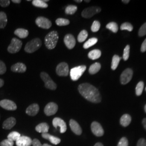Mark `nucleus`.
<instances>
[{
  "label": "nucleus",
  "instance_id": "1",
  "mask_svg": "<svg viewBox=\"0 0 146 146\" xmlns=\"http://www.w3.org/2000/svg\"><path fill=\"white\" fill-rule=\"evenodd\" d=\"M78 90L85 99L94 104H99L101 101V96L96 87L88 83H84L78 86Z\"/></svg>",
  "mask_w": 146,
  "mask_h": 146
},
{
  "label": "nucleus",
  "instance_id": "2",
  "mask_svg": "<svg viewBox=\"0 0 146 146\" xmlns=\"http://www.w3.org/2000/svg\"><path fill=\"white\" fill-rule=\"evenodd\" d=\"M58 40V31H52L49 33L45 37L44 43L46 47L49 50L54 49Z\"/></svg>",
  "mask_w": 146,
  "mask_h": 146
},
{
  "label": "nucleus",
  "instance_id": "3",
  "mask_svg": "<svg viewBox=\"0 0 146 146\" xmlns=\"http://www.w3.org/2000/svg\"><path fill=\"white\" fill-rule=\"evenodd\" d=\"M42 46V41L39 38L33 39L28 42L25 48V52L28 53H33L36 52Z\"/></svg>",
  "mask_w": 146,
  "mask_h": 146
},
{
  "label": "nucleus",
  "instance_id": "4",
  "mask_svg": "<svg viewBox=\"0 0 146 146\" xmlns=\"http://www.w3.org/2000/svg\"><path fill=\"white\" fill-rule=\"evenodd\" d=\"M86 70V66L82 65L72 68L70 71V78L74 81H78L81 77Z\"/></svg>",
  "mask_w": 146,
  "mask_h": 146
},
{
  "label": "nucleus",
  "instance_id": "5",
  "mask_svg": "<svg viewBox=\"0 0 146 146\" xmlns=\"http://www.w3.org/2000/svg\"><path fill=\"white\" fill-rule=\"evenodd\" d=\"M41 78L44 82V86L46 88L52 90H55L57 88V85L53 81L50 76L46 72H43L40 74Z\"/></svg>",
  "mask_w": 146,
  "mask_h": 146
},
{
  "label": "nucleus",
  "instance_id": "6",
  "mask_svg": "<svg viewBox=\"0 0 146 146\" xmlns=\"http://www.w3.org/2000/svg\"><path fill=\"white\" fill-rule=\"evenodd\" d=\"M22 46V42L21 41L16 38H13L11 44L7 48L8 52L11 54L19 52L21 49Z\"/></svg>",
  "mask_w": 146,
  "mask_h": 146
},
{
  "label": "nucleus",
  "instance_id": "7",
  "mask_svg": "<svg viewBox=\"0 0 146 146\" xmlns=\"http://www.w3.org/2000/svg\"><path fill=\"white\" fill-rule=\"evenodd\" d=\"M101 11V9L99 7L93 6L84 9L81 13V15L84 18L89 19L93 17L95 14L99 13Z\"/></svg>",
  "mask_w": 146,
  "mask_h": 146
},
{
  "label": "nucleus",
  "instance_id": "8",
  "mask_svg": "<svg viewBox=\"0 0 146 146\" xmlns=\"http://www.w3.org/2000/svg\"><path fill=\"white\" fill-rule=\"evenodd\" d=\"M133 75V72L131 68H127L121 75L120 82L122 84H126L131 81Z\"/></svg>",
  "mask_w": 146,
  "mask_h": 146
},
{
  "label": "nucleus",
  "instance_id": "9",
  "mask_svg": "<svg viewBox=\"0 0 146 146\" xmlns=\"http://www.w3.org/2000/svg\"><path fill=\"white\" fill-rule=\"evenodd\" d=\"M69 72V66L66 62L60 63L56 68V73L60 76H67Z\"/></svg>",
  "mask_w": 146,
  "mask_h": 146
},
{
  "label": "nucleus",
  "instance_id": "10",
  "mask_svg": "<svg viewBox=\"0 0 146 146\" xmlns=\"http://www.w3.org/2000/svg\"><path fill=\"white\" fill-rule=\"evenodd\" d=\"M37 26L43 29H49L52 25V22L47 18L43 16H39L35 20Z\"/></svg>",
  "mask_w": 146,
  "mask_h": 146
},
{
  "label": "nucleus",
  "instance_id": "11",
  "mask_svg": "<svg viewBox=\"0 0 146 146\" xmlns=\"http://www.w3.org/2000/svg\"><path fill=\"white\" fill-rule=\"evenodd\" d=\"M91 130L93 134L97 137H101L104 135V130L99 122L94 121L91 124Z\"/></svg>",
  "mask_w": 146,
  "mask_h": 146
},
{
  "label": "nucleus",
  "instance_id": "12",
  "mask_svg": "<svg viewBox=\"0 0 146 146\" xmlns=\"http://www.w3.org/2000/svg\"><path fill=\"white\" fill-rule=\"evenodd\" d=\"M58 110V106L54 102H49L46 106L44 112L47 116H52L56 113Z\"/></svg>",
  "mask_w": 146,
  "mask_h": 146
},
{
  "label": "nucleus",
  "instance_id": "13",
  "mask_svg": "<svg viewBox=\"0 0 146 146\" xmlns=\"http://www.w3.org/2000/svg\"><path fill=\"white\" fill-rule=\"evenodd\" d=\"M0 106L7 110H15L17 106L14 102L9 100H2L0 101Z\"/></svg>",
  "mask_w": 146,
  "mask_h": 146
},
{
  "label": "nucleus",
  "instance_id": "14",
  "mask_svg": "<svg viewBox=\"0 0 146 146\" xmlns=\"http://www.w3.org/2000/svg\"><path fill=\"white\" fill-rule=\"evenodd\" d=\"M52 125L56 128L58 127L60 128V133H64L67 131V125L66 122L61 118L55 117L52 120Z\"/></svg>",
  "mask_w": 146,
  "mask_h": 146
},
{
  "label": "nucleus",
  "instance_id": "15",
  "mask_svg": "<svg viewBox=\"0 0 146 146\" xmlns=\"http://www.w3.org/2000/svg\"><path fill=\"white\" fill-rule=\"evenodd\" d=\"M64 43L69 49H72L76 45V40L72 34H68L64 37Z\"/></svg>",
  "mask_w": 146,
  "mask_h": 146
},
{
  "label": "nucleus",
  "instance_id": "16",
  "mask_svg": "<svg viewBox=\"0 0 146 146\" xmlns=\"http://www.w3.org/2000/svg\"><path fill=\"white\" fill-rule=\"evenodd\" d=\"M31 138L26 136H22L17 141L16 144L17 146H30L32 145Z\"/></svg>",
  "mask_w": 146,
  "mask_h": 146
},
{
  "label": "nucleus",
  "instance_id": "17",
  "mask_svg": "<svg viewBox=\"0 0 146 146\" xmlns=\"http://www.w3.org/2000/svg\"><path fill=\"white\" fill-rule=\"evenodd\" d=\"M69 125L71 128V130L73 131V133H74L75 134L78 135H80L82 134V128L76 121L71 119L69 121Z\"/></svg>",
  "mask_w": 146,
  "mask_h": 146
},
{
  "label": "nucleus",
  "instance_id": "18",
  "mask_svg": "<svg viewBox=\"0 0 146 146\" xmlns=\"http://www.w3.org/2000/svg\"><path fill=\"white\" fill-rule=\"evenodd\" d=\"M26 70V66L23 63H16L11 67V70L14 73H25Z\"/></svg>",
  "mask_w": 146,
  "mask_h": 146
},
{
  "label": "nucleus",
  "instance_id": "19",
  "mask_svg": "<svg viewBox=\"0 0 146 146\" xmlns=\"http://www.w3.org/2000/svg\"><path fill=\"white\" fill-rule=\"evenodd\" d=\"M40 110V107L38 104H33L30 105L27 108L26 112L27 114L29 116H34L37 115V114L38 113Z\"/></svg>",
  "mask_w": 146,
  "mask_h": 146
},
{
  "label": "nucleus",
  "instance_id": "20",
  "mask_svg": "<svg viewBox=\"0 0 146 146\" xmlns=\"http://www.w3.org/2000/svg\"><path fill=\"white\" fill-rule=\"evenodd\" d=\"M16 123V119L13 117H11L5 120L3 123V128L5 129H11Z\"/></svg>",
  "mask_w": 146,
  "mask_h": 146
},
{
  "label": "nucleus",
  "instance_id": "21",
  "mask_svg": "<svg viewBox=\"0 0 146 146\" xmlns=\"http://www.w3.org/2000/svg\"><path fill=\"white\" fill-rule=\"evenodd\" d=\"M42 136L44 139L49 140L52 143L54 144V145H58L61 142L60 139L56 137L55 136L52 135H50L48 133L42 134Z\"/></svg>",
  "mask_w": 146,
  "mask_h": 146
},
{
  "label": "nucleus",
  "instance_id": "22",
  "mask_svg": "<svg viewBox=\"0 0 146 146\" xmlns=\"http://www.w3.org/2000/svg\"><path fill=\"white\" fill-rule=\"evenodd\" d=\"M131 121V116L129 114H125L121 116L120 120V124L123 127H126L130 125Z\"/></svg>",
  "mask_w": 146,
  "mask_h": 146
},
{
  "label": "nucleus",
  "instance_id": "23",
  "mask_svg": "<svg viewBox=\"0 0 146 146\" xmlns=\"http://www.w3.org/2000/svg\"><path fill=\"white\" fill-rule=\"evenodd\" d=\"M49 126L47 123H41L38 124L35 128V130L41 133H47L49 131Z\"/></svg>",
  "mask_w": 146,
  "mask_h": 146
},
{
  "label": "nucleus",
  "instance_id": "24",
  "mask_svg": "<svg viewBox=\"0 0 146 146\" xmlns=\"http://www.w3.org/2000/svg\"><path fill=\"white\" fill-rule=\"evenodd\" d=\"M14 34L21 38H25L29 35V31L23 28H18L14 31Z\"/></svg>",
  "mask_w": 146,
  "mask_h": 146
},
{
  "label": "nucleus",
  "instance_id": "25",
  "mask_svg": "<svg viewBox=\"0 0 146 146\" xmlns=\"http://www.w3.org/2000/svg\"><path fill=\"white\" fill-rule=\"evenodd\" d=\"M101 68V65L99 62L94 63L89 68V73L90 74H95L98 73Z\"/></svg>",
  "mask_w": 146,
  "mask_h": 146
},
{
  "label": "nucleus",
  "instance_id": "26",
  "mask_svg": "<svg viewBox=\"0 0 146 146\" xmlns=\"http://www.w3.org/2000/svg\"><path fill=\"white\" fill-rule=\"evenodd\" d=\"M101 56V52L99 49H94L89 52L88 56L89 58L94 60L100 58Z\"/></svg>",
  "mask_w": 146,
  "mask_h": 146
},
{
  "label": "nucleus",
  "instance_id": "27",
  "mask_svg": "<svg viewBox=\"0 0 146 146\" xmlns=\"http://www.w3.org/2000/svg\"><path fill=\"white\" fill-rule=\"evenodd\" d=\"M7 24V16L5 12L0 11V29L5 28Z\"/></svg>",
  "mask_w": 146,
  "mask_h": 146
},
{
  "label": "nucleus",
  "instance_id": "28",
  "mask_svg": "<svg viewBox=\"0 0 146 146\" xmlns=\"http://www.w3.org/2000/svg\"><path fill=\"white\" fill-rule=\"evenodd\" d=\"M121 59V58L120 57L119 55H115L113 56V59H112L111 66V68L112 70H114L118 67Z\"/></svg>",
  "mask_w": 146,
  "mask_h": 146
},
{
  "label": "nucleus",
  "instance_id": "29",
  "mask_svg": "<svg viewBox=\"0 0 146 146\" xmlns=\"http://www.w3.org/2000/svg\"><path fill=\"white\" fill-rule=\"evenodd\" d=\"M33 5L37 8H47L48 5L47 3L44 2L42 0H34L32 1Z\"/></svg>",
  "mask_w": 146,
  "mask_h": 146
},
{
  "label": "nucleus",
  "instance_id": "30",
  "mask_svg": "<svg viewBox=\"0 0 146 146\" xmlns=\"http://www.w3.org/2000/svg\"><path fill=\"white\" fill-rule=\"evenodd\" d=\"M98 41V39L97 38H95V37L90 38L87 41L84 43L83 47L84 49H88L89 48L92 47L93 46L95 45Z\"/></svg>",
  "mask_w": 146,
  "mask_h": 146
},
{
  "label": "nucleus",
  "instance_id": "31",
  "mask_svg": "<svg viewBox=\"0 0 146 146\" xmlns=\"http://www.w3.org/2000/svg\"><path fill=\"white\" fill-rule=\"evenodd\" d=\"M78 10V7L76 5H69L66 8L65 13L68 15L74 14Z\"/></svg>",
  "mask_w": 146,
  "mask_h": 146
},
{
  "label": "nucleus",
  "instance_id": "32",
  "mask_svg": "<svg viewBox=\"0 0 146 146\" xmlns=\"http://www.w3.org/2000/svg\"><path fill=\"white\" fill-rule=\"evenodd\" d=\"M106 28L114 33H116L119 29L117 24L114 22H111L108 23L106 25Z\"/></svg>",
  "mask_w": 146,
  "mask_h": 146
},
{
  "label": "nucleus",
  "instance_id": "33",
  "mask_svg": "<svg viewBox=\"0 0 146 146\" xmlns=\"http://www.w3.org/2000/svg\"><path fill=\"white\" fill-rule=\"evenodd\" d=\"M88 35V34L87 31L86 30H82L79 33L78 36V42L81 43V42H84L87 38Z\"/></svg>",
  "mask_w": 146,
  "mask_h": 146
},
{
  "label": "nucleus",
  "instance_id": "34",
  "mask_svg": "<svg viewBox=\"0 0 146 146\" xmlns=\"http://www.w3.org/2000/svg\"><path fill=\"white\" fill-rule=\"evenodd\" d=\"M21 137V134L17 131H12L8 135V139L11 141H16Z\"/></svg>",
  "mask_w": 146,
  "mask_h": 146
},
{
  "label": "nucleus",
  "instance_id": "35",
  "mask_svg": "<svg viewBox=\"0 0 146 146\" xmlns=\"http://www.w3.org/2000/svg\"><path fill=\"white\" fill-rule=\"evenodd\" d=\"M55 22L58 26H68L70 23V21L69 20L63 18H58L56 20Z\"/></svg>",
  "mask_w": 146,
  "mask_h": 146
},
{
  "label": "nucleus",
  "instance_id": "36",
  "mask_svg": "<svg viewBox=\"0 0 146 146\" xmlns=\"http://www.w3.org/2000/svg\"><path fill=\"white\" fill-rule=\"evenodd\" d=\"M143 88H144L143 82H142V81L139 82L136 85V94L137 96H140L141 95L142 93Z\"/></svg>",
  "mask_w": 146,
  "mask_h": 146
},
{
  "label": "nucleus",
  "instance_id": "37",
  "mask_svg": "<svg viewBox=\"0 0 146 146\" xmlns=\"http://www.w3.org/2000/svg\"><path fill=\"white\" fill-rule=\"evenodd\" d=\"M120 29L121 31L127 30L128 31H131L133 29V27L129 22H125L121 26Z\"/></svg>",
  "mask_w": 146,
  "mask_h": 146
},
{
  "label": "nucleus",
  "instance_id": "38",
  "mask_svg": "<svg viewBox=\"0 0 146 146\" xmlns=\"http://www.w3.org/2000/svg\"><path fill=\"white\" fill-rule=\"evenodd\" d=\"M101 26V24L99 21H94L91 27V30L94 33H96L99 31Z\"/></svg>",
  "mask_w": 146,
  "mask_h": 146
},
{
  "label": "nucleus",
  "instance_id": "39",
  "mask_svg": "<svg viewBox=\"0 0 146 146\" xmlns=\"http://www.w3.org/2000/svg\"><path fill=\"white\" fill-rule=\"evenodd\" d=\"M129 52H130V46L129 45H127L125 48L123 54V59L125 61H127L129 57Z\"/></svg>",
  "mask_w": 146,
  "mask_h": 146
},
{
  "label": "nucleus",
  "instance_id": "40",
  "mask_svg": "<svg viewBox=\"0 0 146 146\" xmlns=\"http://www.w3.org/2000/svg\"><path fill=\"white\" fill-rule=\"evenodd\" d=\"M146 35V22L140 27L139 31V36H143Z\"/></svg>",
  "mask_w": 146,
  "mask_h": 146
},
{
  "label": "nucleus",
  "instance_id": "41",
  "mask_svg": "<svg viewBox=\"0 0 146 146\" xmlns=\"http://www.w3.org/2000/svg\"><path fill=\"white\" fill-rule=\"evenodd\" d=\"M1 146H14V142L11 141L9 139H5L3 141H2L0 143Z\"/></svg>",
  "mask_w": 146,
  "mask_h": 146
},
{
  "label": "nucleus",
  "instance_id": "42",
  "mask_svg": "<svg viewBox=\"0 0 146 146\" xmlns=\"http://www.w3.org/2000/svg\"><path fill=\"white\" fill-rule=\"evenodd\" d=\"M117 146H128V141L125 137H123L120 139Z\"/></svg>",
  "mask_w": 146,
  "mask_h": 146
},
{
  "label": "nucleus",
  "instance_id": "43",
  "mask_svg": "<svg viewBox=\"0 0 146 146\" xmlns=\"http://www.w3.org/2000/svg\"><path fill=\"white\" fill-rule=\"evenodd\" d=\"M7 71L5 63L0 60V75L4 74Z\"/></svg>",
  "mask_w": 146,
  "mask_h": 146
},
{
  "label": "nucleus",
  "instance_id": "44",
  "mask_svg": "<svg viewBox=\"0 0 146 146\" xmlns=\"http://www.w3.org/2000/svg\"><path fill=\"white\" fill-rule=\"evenodd\" d=\"M11 3L9 0H0V5L2 7H7Z\"/></svg>",
  "mask_w": 146,
  "mask_h": 146
},
{
  "label": "nucleus",
  "instance_id": "45",
  "mask_svg": "<svg viewBox=\"0 0 146 146\" xmlns=\"http://www.w3.org/2000/svg\"><path fill=\"white\" fill-rule=\"evenodd\" d=\"M136 146H146V140L143 138L140 139L139 141H137Z\"/></svg>",
  "mask_w": 146,
  "mask_h": 146
},
{
  "label": "nucleus",
  "instance_id": "46",
  "mask_svg": "<svg viewBox=\"0 0 146 146\" xmlns=\"http://www.w3.org/2000/svg\"><path fill=\"white\" fill-rule=\"evenodd\" d=\"M32 145L33 146H43L40 141L37 139H34L32 141Z\"/></svg>",
  "mask_w": 146,
  "mask_h": 146
},
{
  "label": "nucleus",
  "instance_id": "47",
  "mask_svg": "<svg viewBox=\"0 0 146 146\" xmlns=\"http://www.w3.org/2000/svg\"><path fill=\"white\" fill-rule=\"evenodd\" d=\"M146 51V38L142 43L141 47V52H145Z\"/></svg>",
  "mask_w": 146,
  "mask_h": 146
},
{
  "label": "nucleus",
  "instance_id": "48",
  "mask_svg": "<svg viewBox=\"0 0 146 146\" xmlns=\"http://www.w3.org/2000/svg\"><path fill=\"white\" fill-rule=\"evenodd\" d=\"M142 123V125L144 127V128L146 130V118H145V119H143Z\"/></svg>",
  "mask_w": 146,
  "mask_h": 146
},
{
  "label": "nucleus",
  "instance_id": "49",
  "mask_svg": "<svg viewBox=\"0 0 146 146\" xmlns=\"http://www.w3.org/2000/svg\"><path fill=\"white\" fill-rule=\"evenodd\" d=\"M4 84H5V82H4L3 80H2V79H1V78H0V88L2 87L3 86Z\"/></svg>",
  "mask_w": 146,
  "mask_h": 146
},
{
  "label": "nucleus",
  "instance_id": "50",
  "mask_svg": "<svg viewBox=\"0 0 146 146\" xmlns=\"http://www.w3.org/2000/svg\"><path fill=\"white\" fill-rule=\"evenodd\" d=\"M11 2H13V3H17V4H19V3H21V0H12Z\"/></svg>",
  "mask_w": 146,
  "mask_h": 146
},
{
  "label": "nucleus",
  "instance_id": "51",
  "mask_svg": "<svg viewBox=\"0 0 146 146\" xmlns=\"http://www.w3.org/2000/svg\"><path fill=\"white\" fill-rule=\"evenodd\" d=\"M94 146H104V145H103L102 143H101L100 142H98Z\"/></svg>",
  "mask_w": 146,
  "mask_h": 146
},
{
  "label": "nucleus",
  "instance_id": "52",
  "mask_svg": "<svg viewBox=\"0 0 146 146\" xmlns=\"http://www.w3.org/2000/svg\"><path fill=\"white\" fill-rule=\"evenodd\" d=\"M122 2L123 3H125V4H127V3H128L130 2V1L129 0H122Z\"/></svg>",
  "mask_w": 146,
  "mask_h": 146
},
{
  "label": "nucleus",
  "instance_id": "53",
  "mask_svg": "<svg viewBox=\"0 0 146 146\" xmlns=\"http://www.w3.org/2000/svg\"><path fill=\"white\" fill-rule=\"evenodd\" d=\"M75 2H76L77 3H81V2H82V0H75Z\"/></svg>",
  "mask_w": 146,
  "mask_h": 146
},
{
  "label": "nucleus",
  "instance_id": "54",
  "mask_svg": "<svg viewBox=\"0 0 146 146\" xmlns=\"http://www.w3.org/2000/svg\"><path fill=\"white\" fill-rule=\"evenodd\" d=\"M43 146H50V145H48V144H47V143H44V144H43Z\"/></svg>",
  "mask_w": 146,
  "mask_h": 146
},
{
  "label": "nucleus",
  "instance_id": "55",
  "mask_svg": "<svg viewBox=\"0 0 146 146\" xmlns=\"http://www.w3.org/2000/svg\"><path fill=\"white\" fill-rule=\"evenodd\" d=\"M84 2H87V3H88V2H90V1H89H89H86V0H85Z\"/></svg>",
  "mask_w": 146,
  "mask_h": 146
},
{
  "label": "nucleus",
  "instance_id": "56",
  "mask_svg": "<svg viewBox=\"0 0 146 146\" xmlns=\"http://www.w3.org/2000/svg\"><path fill=\"white\" fill-rule=\"evenodd\" d=\"M145 112L146 113V104L145 105Z\"/></svg>",
  "mask_w": 146,
  "mask_h": 146
},
{
  "label": "nucleus",
  "instance_id": "57",
  "mask_svg": "<svg viewBox=\"0 0 146 146\" xmlns=\"http://www.w3.org/2000/svg\"><path fill=\"white\" fill-rule=\"evenodd\" d=\"M145 90H146V88H145Z\"/></svg>",
  "mask_w": 146,
  "mask_h": 146
}]
</instances>
